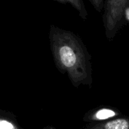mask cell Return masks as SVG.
<instances>
[{
    "instance_id": "3957f363",
    "label": "cell",
    "mask_w": 129,
    "mask_h": 129,
    "mask_svg": "<svg viewBox=\"0 0 129 129\" xmlns=\"http://www.w3.org/2000/svg\"><path fill=\"white\" fill-rule=\"evenodd\" d=\"M121 116V112L116 108L102 107L88 111L83 116V121L88 123H97L108 121Z\"/></svg>"
},
{
    "instance_id": "7a4b0ae2",
    "label": "cell",
    "mask_w": 129,
    "mask_h": 129,
    "mask_svg": "<svg viewBox=\"0 0 129 129\" xmlns=\"http://www.w3.org/2000/svg\"><path fill=\"white\" fill-rule=\"evenodd\" d=\"M129 8V0H105L103 13V25L105 36L113 40L125 24V11Z\"/></svg>"
},
{
    "instance_id": "ba28073f",
    "label": "cell",
    "mask_w": 129,
    "mask_h": 129,
    "mask_svg": "<svg viewBox=\"0 0 129 129\" xmlns=\"http://www.w3.org/2000/svg\"><path fill=\"white\" fill-rule=\"evenodd\" d=\"M42 129H59V128H56V127H54V126H52V125H45V126H44V127H43Z\"/></svg>"
},
{
    "instance_id": "277c9868",
    "label": "cell",
    "mask_w": 129,
    "mask_h": 129,
    "mask_svg": "<svg viewBox=\"0 0 129 129\" xmlns=\"http://www.w3.org/2000/svg\"><path fill=\"white\" fill-rule=\"evenodd\" d=\"M82 129H129V118L119 116L102 122L89 123Z\"/></svg>"
},
{
    "instance_id": "6da1fadb",
    "label": "cell",
    "mask_w": 129,
    "mask_h": 129,
    "mask_svg": "<svg viewBox=\"0 0 129 129\" xmlns=\"http://www.w3.org/2000/svg\"><path fill=\"white\" fill-rule=\"evenodd\" d=\"M48 39L57 70L66 74L75 88L81 85L91 87V56L82 39L75 33L54 24L49 27Z\"/></svg>"
},
{
    "instance_id": "5b68a950",
    "label": "cell",
    "mask_w": 129,
    "mask_h": 129,
    "mask_svg": "<svg viewBox=\"0 0 129 129\" xmlns=\"http://www.w3.org/2000/svg\"><path fill=\"white\" fill-rule=\"evenodd\" d=\"M0 129H23V128L12 112L0 108Z\"/></svg>"
},
{
    "instance_id": "52a82bcc",
    "label": "cell",
    "mask_w": 129,
    "mask_h": 129,
    "mask_svg": "<svg viewBox=\"0 0 129 129\" xmlns=\"http://www.w3.org/2000/svg\"><path fill=\"white\" fill-rule=\"evenodd\" d=\"M104 1L105 0H89L92 7L99 13L102 12V11L104 9Z\"/></svg>"
},
{
    "instance_id": "8992f818",
    "label": "cell",
    "mask_w": 129,
    "mask_h": 129,
    "mask_svg": "<svg viewBox=\"0 0 129 129\" xmlns=\"http://www.w3.org/2000/svg\"><path fill=\"white\" fill-rule=\"evenodd\" d=\"M62 4H69L79 14V17L83 19L86 20L88 17V12L85 7V4L84 0H54Z\"/></svg>"
}]
</instances>
